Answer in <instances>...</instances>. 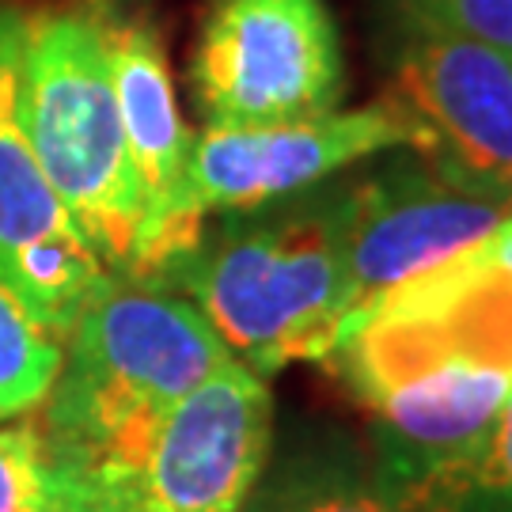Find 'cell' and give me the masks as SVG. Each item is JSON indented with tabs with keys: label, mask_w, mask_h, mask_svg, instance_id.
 <instances>
[{
	"label": "cell",
	"mask_w": 512,
	"mask_h": 512,
	"mask_svg": "<svg viewBox=\"0 0 512 512\" xmlns=\"http://www.w3.org/2000/svg\"><path fill=\"white\" fill-rule=\"evenodd\" d=\"M509 213L512 205L448 183L410 148L357 164L346 232L349 319L471 258Z\"/></svg>",
	"instance_id": "52a82bcc"
},
{
	"label": "cell",
	"mask_w": 512,
	"mask_h": 512,
	"mask_svg": "<svg viewBox=\"0 0 512 512\" xmlns=\"http://www.w3.org/2000/svg\"><path fill=\"white\" fill-rule=\"evenodd\" d=\"M478 258L512 289V213L501 220V228H497L494 236L478 247Z\"/></svg>",
	"instance_id": "2e32d148"
},
{
	"label": "cell",
	"mask_w": 512,
	"mask_h": 512,
	"mask_svg": "<svg viewBox=\"0 0 512 512\" xmlns=\"http://www.w3.org/2000/svg\"><path fill=\"white\" fill-rule=\"evenodd\" d=\"M414 505L418 512H512V395L478 456Z\"/></svg>",
	"instance_id": "5bb4252c"
},
{
	"label": "cell",
	"mask_w": 512,
	"mask_h": 512,
	"mask_svg": "<svg viewBox=\"0 0 512 512\" xmlns=\"http://www.w3.org/2000/svg\"><path fill=\"white\" fill-rule=\"evenodd\" d=\"M384 99L410 152L448 183L512 205V57L471 38L395 19Z\"/></svg>",
	"instance_id": "8992f818"
},
{
	"label": "cell",
	"mask_w": 512,
	"mask_h": 512,
	"mask_svg": "<svg viewBox=\"0 0 512 512\" xmlns=\"http://www.w3.org/2000/svg\"><path fill=\"white\" fill-rule=\"evenodd\" d=\"M186 73L202 126L319 118L349 84L327 0H209Z\"/></svg>",
	"instance_id": "5b68a950"
},
{
	"label": "cell",
	"mask_w": 512,
	"mask_h": 512,
	"mask_svg": "<svg viewBox=\"0 0 512 512\" xmlns=\"http://www.w3.org/2000/svg\"><path fill=\"white\" fill-rule=\"evenodd\" d=\"M23 110L46 179L107 270H126L145 224L110 84L99 0L27 12Z\"/></svg>",
	"instance_id": "3957f363"
},
{
	"label": "cell",
	"mask_w": 512,
	"mask_h": 512,
	"mask_svg": "<svg viewBox=\"0 0 512 512\" xmlns=\"http://www.w3.org/2000/svg\"><path fill=\"white\" fill-rule=\"evenodd\" d=\"M61 365L57 334L0 270V418L35 414Z\"/></svg>",
	"instance_id": "4fadbf2b"
},
{
	"label": "cell",
	"mask_w": 512,
	"mask_h": 512,
	"mask_svg": "<svg viewBox=\"0 0 512 512\" xmlns=\"http://www.w3.org/2000/svg\"><path fill=\"white\" fill-rule=\"evenodd\" d=\"M391 19L437 27L512 57V0H395Z\"/></svg>",
	"instance_id": "9a60e30c"
},
{
	"label": "cell",
	"mask_w": 512,
	"mask_h": 512,
	"mask_svg": "<svg viewBox=\"0 0 512 512\" xmlns=\"http://www.w3.org/2000/svg\"><path fill=\"white\" fill-rule=\"evenodd\" d=\"M349 183L353 171L255 209L205 217L145 277L190 300L232 361L262 380L296 361H323L353 311Z\"/></svg>",
	"instance_id": "6da1fadb"
},
{
	"label": "cell",
	"mask_w": 512,
	"mask_h": 512,
	"mask_svg": "<svg viewBox=\"0 0 512 512\" xmlns=\"http://www.w3.org/2000/svg\"><path fill=\"white\" fill-rule=\"evenodd\" d=\"M0 512H114V494L35 410L0 418Z\"/></svg>",
	"instance_id": "7c38bea8"
},
{
	"label": "cell",
	"mask_w": 512,
	"mask_h": 512,
	"mask_svg": "<svg viewBox=\"0 0 512 512\" xmlns=\"http://www.w3.org/2000/svg\"><path fill=\"white\" fill-rule=\"evenodd\" d=\"M27 12L0 0V270L65 338L107 277L38 164L23 110Z\"/></svg>",
	"instance_id": "9c48e42d"
},
{
	"label": "cell",
	"mask_w": 512,
	"mask_h": 512,
	"mask_svg": "<svg viewBox=\"0 0 512 512\" xmlns=\"http://www.w3.org/2000/svg\"><path fill=\"white\" fill-rule=\"evenodd\" d=\"M395 148H410V129L387 99L277 126H202L190 141L179 194L129 274H152L205 217L323 186Z\"/></svg>",
	"instance_id": "277c9868"
},
{
	"label": "cell",
	"mask_w": 512,
	"mask_h": 512,
	"mask_svg": "<svg viewBox=\"0 0 512 512\" xmlns=\"http://www.w3.org/2000/svg\"><path fill=\"white\" fill-rule=\"evenodd\" d=\"M274 452V391L239 361L167 410L118 512H236Z\"/></svg>",
	"instance_id": "ba28073f"
},
{
	"label": "cell",
	"mask_w": 512,
	"mask_h": 512,
	"mask_svg": "<svg viewBox=\"0 0 512 512\" xmlns=\"http://www.w3.org/2000/svg\"><path fill=\"white\" fill-rule=\"evenodd\" d=\"M236 512H418L387 478L368 440L319 429L270 452Z\"/></svg>",
	"instance_id": "8fae6325"
},
{
	"label": "cell",
	"mask_w": 512,
	"mask_h": 512,
	"mask_svg": "<svg viewBox=\"0 0 512 512\" xmlns=\"http://www.w3.org/2000/svg\"><path fill=\"white\" fill-rule=\"evenodd\" d=\"M99 12H103V38H107L110 84H114V99L126 129L129 160L145 198V224L133 251V262H137L179 194L194 133L183 122L167 42L156 19L145 8H129L126 0H99ZM133 262L126 270H133Z\"/></svg>",
	"instance_id": "30bf717a"
},
{
	"label": "cell",
	"mask_w": 512,
	"mask_h": 512,
	"mask_svg": "<svg viewBox=\"0 0 512 512\" xmlns=\"http://www.w3.org/2000/svg\"><path fill=\"white\" fill-rule=\"evenodd\" d=\"M232 353L202 311L164 281L107 270L61 338V365L38 418L118 501L160 421Z\"/></svg>",
	"instance_id": "7a4b0ae2"
}]
</instances>
